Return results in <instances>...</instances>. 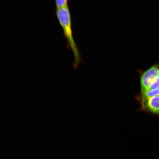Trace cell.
Segmentation results:
<instances>
[{"label":"cell","instance_id":"obj_3","mask_svg":"<svg viewBox=\"0 0 159 159\" xmlns=\"http://www.w3.org/2000/svg\"><path fill=\"white\" fill-rule=\"evenodd\" d=\"M140 108L138 111L144 112L159 117V95L151 97L138 102Z\"/></svg>","mask_w":159,"mask_h":159},{"label":"cell","instance_id":"obj_5","mask_svg":"<svg viewBox=\"0 0 159 159\" xmlns=\"http://www.w3.org/2000/svg\"><path fill=\"white\" fill-rule=\"evenodd\" d=\"M68 1L67 0H57L55 1L57 9L68 7Z\"/></svg>","mask_w":159,"mask_h":159},{"label":"cell","instance_id":"obj_1","mask_svg":"<svg viewBox=\"0 0 159 159\" xmlns=\"http://www.w3.org/2000/svg\"><path fill=\"white\" fill-rule=\"evenodd\" d=\"M56 13L57 18L62 28L66 38L74 54V66L75 68H76L81 62V56L73 37L71 15L68 7L57 9Z\"/></svg>","mask_w":159,"mask_h":159},{"label":"cell","instance_id":"obj_2","mask_svg":"<svg viewBox=\"0 0 159 159\" xmlns=\"http://www.w3.org/2000/svg\"><path fill=\"white\" fill-rule=\"evenodd\" d=\"M139 72L140 75V92H142L159 75V62L152 65L146 70H139Z\"/></svg>","mask_w":159,"mask_h":159},{"label":"cell","instance_id":"obj_4","mask_svg":"<svg viewBox=\"0 0 159 159\" xmlns=\"http://www.w3.org/2000/svg\"><path fill=\"white\" fill-rule=\"evenodd\" d=\"M158 88H159V75L153 80L151 83L148 86L144 91L140 92L142 93L145 91Z\"/></svg>","mask_w":159,"mask_h":159}]
</instances>
